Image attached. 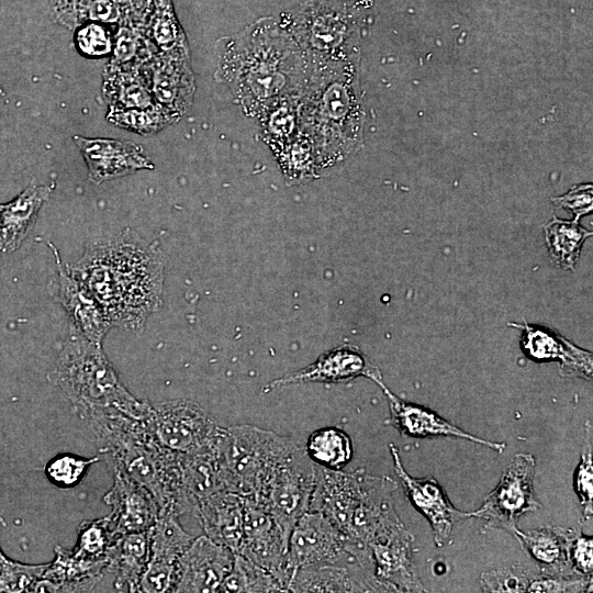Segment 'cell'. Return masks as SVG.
<instances>
[{
  "instance_id": "obj_21",
  "label": "cell",
  "mask_w": 593,
  "mask_h": 593,
  "mask_svg": "<svg viewBox=\"0 0 593 593\" xmlns=\"http://www.w3.org/2000/svg\"><path fill=\"white\" fill-rule=\"evenodd\" d=\"M54 251L58 267V300L71 318V325L87 339L102 344L112 324L103 307L68 265H64L58 251L48 243Z\"/></svg>"
},
{
  "instance_id": "obj_18",
  "label": "cell",
  "mask_w": 593,
  "mask_h": 593,
  "mask_svg": "<svg viewBox=\"0 0 593 593\" xmlns=\"http://www.w3.org/2000/svg\"><path fill=\"white\" fill-rule=\"evenodd\" d=\"M113 484L103 496L112 507L110 514L114 536L149 530L159 513L153 494L121 469L110 468Z\"/></svg>"
},
{
  "instance_id": "obj_22",
  "label": "cell",
  "mask_w": 593,
  "mask_h": 593,
  "mask_svg": "<svg viewBox=\"0 0 593 593\" xmlns=\"http://www.w3.org/2000/svg\"><path fill=\"white\" fill-rule=\"evenodd\" d=\"M374 382L382 389L388 400L391 424L402 435L422 438L438 436L458 437L484 445L499 452L504 450V443H494L477 437L446 421L435 412L400 399L385 387L382 378L374 380Z\"/></svg>"
},
{
  "instance_id": "obj_50",
  "label": "cell",
  "mask_w": 593,
  "mask_h": 593,
  "mask_svg": "<svg viewBox=\"0 0 593 593\" xmlns=\"http://www.w3.org/2000/svg\"><path fill=\"white\" fill-rule=\"evenodd\" d=\"M551 201L572 213L574 221H579L583 215L592 212L593 186L592 183L573 186L566 194L552 198Z\"/></svg>"
},
{
  "instance_id": "obj_46",
  "label": "cell",
  "mask_w": 593,
  "mask_h": 593,
  "mask_svg": "<svg viewBox=\"0 0 593 593\" xmlns=\"http://www.w3.org/2000/svg\"><path fill=\"white\" fill-rule=\"evenodd\" d=\"M568 560L572 572L581 577H591L593 569V540L579 529L564 528Z\"/></svg>"
},
{
  "instance_id": "obj_12",
  "label": "cell",
  "mask_w": 593,
  "mask_h": 593,
  "mask_svg": "<svg viewBox=\"0 0 593 593\" xmlns=\"http://www.w3.org/2000/svg\"><path fill=\"white\" fill-rule=\"evenodd\" d=\"M412 541V535L395 514L367 542L373 575L387 591H423L413 564Z\"/></svg>"
},
{
  "instance_id": "obj_11",
  "label": "cell",
  "mask_w": 593,
  "mask_h": 593,
  "mask_svg": "<svg viewBox=\"0 0 593 593\" xmlns=\"http://www.w3.org/2000/svg\"><path fill=\"white\" fill-rule=\"evenodd\" d=\"M287 551L288 542L267 506L244 499V528L238 553L270 572L289 592L293 571Z\"/></svg>"
},
{
  "instance_id": "obj_33",
  "label": "cell",
  "mask_w": 593,
  "mask_h": 593,
  "mask_svg": "<svg viewBox=\"0 0 593 593\" xmlns=\"http://www.w3.org/2000/svg\"><path fill=\"white\" fill-rule=\"evenodd\" d=\"M178 517L168 508H159L149 532V561L176 564L194 539L182 528Z\"/></svg>"
},
{
  "instance_id": "obj_38",
  "label": "cell",
  "mask_w": 593,
  "mask_h": 593,
  "mask_svg": "<svg viewBox=\"0 0 593 593\" xmlns=\"http://www.w3.org/2000/svg\"><path fill=\"white\" fill-rule=\"evenodd\" d=\"M217 592L268 593L287 591L270 572L244 556L235 553L233 567L223 580Z\"/></svg>"
},
{
  "instance_id": "obj_49",
  "label": "cell",
  "mask_w": 593,
  "mask_h": 593,
  "mask_svg": "<svg viewBox=\"0 0 593 593\" xmlns=\"http://www.w3.org/2000/svg\"><path fill=\"white\" fill-rule=\"evenodd\" d=\"M591 581V577L581 575H551L532 577L526 592H579L583 591Z\"/></svg>"
},
{
  "instance_id": "obj_28",
  "label": "cell",
  "mask_w": 593,
  "mask_h": 593,
  "mask_svg": "<svg viewBox=\"0 0 593 593\" xmlns=\"http://www.w3.org/2000/svg\"><path fill=\"white\" fill-rule=\"evenodd\" d=\"M149 530L115 536L108 552L107 571L115 575L118 590L138 592V584L149 560Z\"/></svg>"
},
{
  "instance_id": "obj_15",
  "label": "cell",
  "mask_w": 593,
  "mask_h": 593,
  "mask_svg": "<svg viewBox=\"0 0 593 593\" xmlns=\"http://www.w3.org/2000/svg\"><path fill=\"white\" fill-rule=\"evenodd\" d=\"M234 558L232 550L208 536L194 538L177 561L174 592H217Z\"/></svg>"
},
{
  "instance_id": "obj_8",
  "label": "cell",
  "mask_w": 593,
  "mask_h": 593,
  "mask_svg": "<svg viewBox=\"0 0 593 593\" xmlns=\"http://www.w3.org/2000/svg\"><path fill=\"white\" fill-rule=\"evenodd\" d=\"M314 480L315 465L300 446L278 466L256 500L267 506L287 542L295 523L309 511Z\"/></svg>"
},
{
  "instance_id": "obj_4",
  "label": "cell",
  "mask_w": 593,
  "mask_h": 593,
  "mask_svg": "<svg viewBox=\"0 0 593 593\" xmlns=\"http://www.w3.org/2000/svg\"><path fill=\"white\" fill-rule=\"evenodd\" d=\"M100 445L110 468L115 467L144 485L159 508L178 516L191 514L182 489L180 454L163 447L146 419H135L118 411H96L82 418Z\"/></svg>"
},
{
  "instance_id": "obj_26",
  "label": "cell",
  "mask_w": 593,
  "mask_h": 593,
  "mask_svg": "<svg viewBox=\"0 0 593 593\" xmlns=\"http://www.w3.org/2000/svg\"><path fill=\"white\" fill-rule=\"evenodd\" d=\"M219 443L220 439L201 449L180 454L182 489L193 516L202 501L227 491L219 455Z\"/></svg>"
},
{
  "instance_id": "obj_51",
  "label": "cell",
  "mask_w": 593,
  "mask_h": 593,
  "mask_svg": "<svg viewBox=\"0 0 593 593\" xmlns=\"http://www.w3.org/2000/svg\"><path fill=\"white\" fill-rule=\"evenodd\" d=\"M2 556H3V553H2L1 550H0V559H1Z\"/></svg>"
},
{
  "instance_id": "obj_37",
  "label": "cell",
  "mask_w": 593,
  "mask_h": 593,
  "mask_svg": "<svg viewBox=\"0 0 593 593\" xmlns=\"http://www.w3.org/2000/svg\"><path fill=\"white\" fill-rule=\"evenodd\" d=\"M272 153L289 186L311 181L321 172L314 145L310 137L301 131Z\"/></svg>"
},
{
  "instance_id": "obj_25",
  "label": "cell",
  "mask_w": 593,
  "mask_h": 593,
  "mask_svg": "<svg viewBox=\"0 0 593 593\" xmlns=\"http://www.w3.org/2000/svg\"><path fill=\"white\" fill-rule=\"evenodd\" d=\"M214 542L238 553L244 528V497L223 491L202 501L195 516Z\"/></svg>"
},
{
  "instance_id": "obj_17",
  "label": "cell",
  "mask_w": 593,
  "mask_h": 593,
  "mask_svg": "<svg viewBox=\"0 0 593 593\" xmlns=\"http://www.w3.org/2000/svg\"><path fill=\"white\" fill-rule=\"evenodd\" d=\"M394 471L411 503L429 521L434 540L443 546L451 536L457 522L471 517V513L458 511L450 503L439 483L433 478H412L404 469L399 451L390 444Z\"/></svg>"
},
{
  "instance_id": "obj_45",
  "label": "cell",
  "mask_w": 593,
  "mask_h": 593,
  "mask_svg": "<svg viewBox=\"0 0 593 593\" xmlns=\"http://www.w3.org/2000/svg\"><path fill=\"white\" fill-rule=\"evenodd\" d=\"M589 425L585 432L584 449L581 462L574 477V486L583 507L584 519H590L593 512V466H592V432Z\"/></svg>"
},
{
  "instance_id": "obj_6",
  "label": "cell",
  "mask_w": 593,
  "mask_h": 593,
  "mask_svg": "<svg viewBox=\"0 0 593 593\" xmlns=\"http://www.w3.org/2000/svg\"><path fill=\"white\" fill-rule=\"evenodd\" d=\"M301 48L307 64L359 61L361 18L342 0H306L280 20Z\"/></svg>"
},
{
  "instance_id": "obj_40",
  "label": "cell",
  "mask_w": 593,
  "mask_h": 593,
  "mask_svg": "<svg viewBox=\"0 0 593 593\" xmlns=\"http://www.w3.org/2000/svg\"><path fill=\"white\" fill-rule=\"evenodd\" d=\"M107 120L134 133L149 135L159 132L179 119L155 103L141 109L108 110Z\"/></svg>"
},
{
  "instance_id": "obj_30",
  "label": "cell",
  "mask_w": 593,
  "mask_h": 593,
  "mask_svg": "<svg viewBox=\"0 0 593 593\" xmlns=\"http://www.w3.org/2000/svg\"><path fill=\"white\" fill-rule=\"evenodd\" d=\"M108 559H88L72 549L55 547V558L42 574L52 581L57 592H89L107 571Z\"/></svg>"
},
{
  "instance_id": "obj_16",
  "label": "cell",
  "mask_w": 593,
  "mask_h": 593,
  "mask_svg": "<svg viewBox=\"0 0 593 593\" xmlns=\"http://www.w3.org/2000/svg\"><path fill=\"white\" fill-rule=\"evenodd\" d=\"M358 377L381 379L380 370L353 345H343L323 353L314 362L269 382L264 392L309 382L345 383Z\"/></svg>"
},
{
  "instance_id": "obj_10",
  "label": "cell",
  "mask_w": 593,
  "mask_h": 593,
  "mask_svg": "<svg viewBox=\"0 0 593 593\" xmlns=\"http://www.w3.org/2000/svg\"><path fill=\"white\" fill-rule=\"evenodd\" d=\"M535 468L533 455H515L497 486L485 497L480 508L470 512L471 517L484 519L488 527L513 534L519 517L540 506L534 492Z\"/></svg>"
},
{
  "instance_id": "obj_27",
  "label": "cell",
  "mask_w": 593,
  "mask_h": 593,
  "mask_svg": "<svg viewBox=\"0 0 593 593\" xmlns=\"http://www.w3.org/2000/svg\"><path fill=\"white\" fill-rule=\"evenodd\" d=\"M52 192L49 186L32 183L0 211V253L18 249L32 230L37 214Z\"/></svg>"
},
{
  "instance_id": "obj_9",
  "label": "cell",
  "mask_w": 593,
  "mask_h": 593,
  "mask_svg": "<svg viewBox=\"0 0 593 593\" xmlns=\"http://www.w3.org/2000/svg\"><path fill=\"white\" fill-rule=\"evenodd\" d=\"M146 422L157 441L178 454L215 444L224 429L199 404L190 400H172L152 405Z\"/></svg>"
},
{
  "instance_id": "obj_20",
  "label": "cell",
  "mask_w": 593,
  "mask_h": 593,
  "mask_svg": "<svg viewBox=\"0 0 593 593\" xmlns=\"http://www.w3.org/2000/svg\"><path fill=\"white\" fill-rule=\"evenodd\" d=\"M362 470L353 473L315 465V480L309 511L327 517L346 537L361 492Z\"/></svg>"
},
{
  "instance_id": "obj_29",
  "label": "cell",
  "mask_w": 593,
  "mask_h": 593,
  "mask_svg": "<svg viewBox=\"0 0 593 593\" xmlns=\"http://www.w3.org/2000/svg\"><path fill=\"white\" fill-rule=\"evenodd\" d=\"M335 563L299 569L288 588L289 592H366L385 591L374 577H358L350 569Z\"/></svg>"
},
{
  "instance_id": "obj_47",
  "label": "cell",
  "mask_w": 593,
  "mask_h": 593,
  "mask_svg": "<svg viewBox=\"0 0 593 593\" xmlns=\"http://www.w3.org/2000/svg\"><path fill=\"white\" fill-rule=\"evenodd\" d=\"M481 579L486 592H526L532 577L519 567H513L486 572Z\"/></svg>"
},
{
  "instance_id": "obj_3",
  "label": "cell",
  "mask_w": 593,
  "mask_h": 593,
  "mask_svg": "<svg viewBox=\"0 0 593 593\" xmlns=\"http://www.w3.org/2000/svg\"><path fill=\"white\" fill-rule=\"evenodd\" d=\"M358 66L355 60L307 64L299 122L314 145L320 171L344 161L362 145L366 112Z\"/></svg>"
},
{
  "instance_id": "obj_42",
  "label": "cell",
  "mask_w": 593,
  "mask_h": 593,
  "mask_svg": "<svg viewBox=\"0 0 593 593\" xmlns=\"http://www.w3.org/2000/svg\"><path fill=\"white\" fill-rule=\"evenodd\" d=\"M98 461H100L99 456L83 458L72 454H60L46 463L45 474L58 488H74L83 479L88 469Z\"/></svg>"
},
{
  "instance_id": "obj_19",
  "label": "cell",
  "mask_w": 593,
  "mask_h": 593,
  "mask_svg": "<svg viewBox=\"0 0 593 593\" xmlns=\"http://www.w3.org/2000/svg\"><path fill=\"white\" fill-rule=\"evenodd\" d=\"M74 141L86 161L88 179L96 184L137 170L154 168L153 163L135 143L79 135L74 136Z\"/></svg>"
},
{
  "instance_id": "obj_7",
  "label": "cell",
  "mask_w": 593,
  "mask_h": 593,
  "mask_svg": "<svg viewBox=\"0 0 593 593\" xmlns=\"http://www.w3.org/2000/svg\"><path fill=\"white\" fill-rule=\"evenodd\" d=\"M301 445L254 425L224 428L219 455L227 491L259 500L270 477Z\"/></svg>"
},
{
  "instance_id": "obj_39",
  "label": "cell",
  "mask_w": 593,
  "mask_h": 593,
  "mask_svg": "<svg viewBox=\"0 0 593 593\" xmlns=\"http://www.w3.org/2000/svg\"><path fill=\"white\" fill-rule=\"evenodd\" d=\"M146 33L159 52L189 48L184 32L176 18L171 0H150Z\"/></svg>"
},
{
  "instance_id": "obj_1",
  "label": "cell",
  "mask_w": 593,
  "mask_h": 593,
  "mask_svg": "<svg viewBox=\"0 0 593 593\" xmlns=\"http://www.w3.org/2000/svg\"><path fill=\"white\" fill-rule=\"evenodd\" d=\"M307 70L301 48L275 18L259 19L216 43L214 77L254 120L282 99L301 97Z\"/></svg>"
},
{
  "instance_id": "obj_35",
  "label": "cell",
  "mask_w": 593,
  "mask_h": 593,
  "mask_svg": "<svg viewBox=\"0 0 593 593\" xmlns=\"http://www.w3.org/2000/svg\"><path fill=\"white\" fill-rule=\"evenodd\" d=\"M304 451L314 465L329 470H342L351 461L354 455L348 434L334 426L318 428L311 433Z\"/></svg>"
},
{
  "instance_id": "obj_2",
  "label": "cell",
  "mask_w": 593,
  "mask_h": 593,
  "mask_svg": "<svg viewBox=\"0 0 593 593\" xmlns=\"http://www.w3.org/2000/svg\"><path fill=\"white\" fill-rule=\"evenodd\" d=\"M70 268L92 291L112 326L138 331L161 304V253L130 231L109 242L87 244Z\"/></svg>"
},
{
  "instance_id": "obj_23",
  "label": "cell",
  "mask_w": 593,
  "mask_h": 593,
  "mask_svg": "<svg viewBox=\"0 0 593 593\" xmlns=\"http://www.w3.org/2000/svg\"><path fill=\"white\" fill-rule=\"evenodd\" d=\"M57 20L70 29L87 22L145 25L150 0H52Z\"/></svg>"
},
{
  "instance_id": "obj_13",
  "label": "cell",
  "mask_w": 593,
  "mask_h": 593,
  "mask_svg": "<svg viewBox=\"0 0 593 593\" xmlns=\"http://www.w3.org/2000/svg\"><path fill=\"white\" fill-rule=\"evenodd\" d=\"M142 69L155 102L180 119L190 109L195 91L189 48L157 52Z\"/></svg>"
},
{
  "instance_id": "obj_44",
  "label": "cell",
  "mask_w": 593,
  "mask_h": 593,
  "mask_svg": "<svg viewBox=\"0 0 593 593\" xmlns=\"http://www.w3.org/2000/svg\"><path fill=\"white\" fill-rule=\"evenodd\" d=\"M47 563L26 564L8 559H0V592H31L35 581L42 577Z\"/></svg>"
},
{
  "instance_id": "obj_48",
  "label": "cell",
  "mask_w": 593,
  "mask_h": 593,
  "mask_svg": "<svg viewBox=\"0 0 593 593\" xmlns=\"http://www.w3.org/2000/svg\"><path fill=\"white\" fill-rule=\"evenodd\" d=\"M176 566L177 563L171 564L148 560L138 584V592H174L176 582Z\"/></svg>"
},
{
  "instance_id": "obj_41",
  "label": "cell",
  "mask_w": 593,
  "mask_h": 593,
  "mask_svg": "<svg viewBox=\"0 0 593 593\" xmlns=\"http://www.w3.org/2000/svg\"><path fill=\"white\" fill-rule=\"evenodd\" d=\"M114 537L110 515L83 521L78 526V539L72 550L88 559H105Z\"/></svg>"
},
{
  "instance_id": "obj_5",
  "label": "cell",
  "mask_w": 593,
  "mask_h": 593,
  "mask_svg": "<svg viewBox=\"0 0 593 593\" xmlns=\"http://www.w3.org/2000/svg\"><path fill=\"white\" fill-rule=\"evenodd\" d=\"M51 378L81 419L91 412L110 410L141 421L150 415L152 405L127 391L101 345L87 339L72 325Z\"/></svg>"
},
{
  "instance_id": "obj_32",
  "label": "cell",
  "mask_w": 593,
  "mask_h": 593,
  "mask_svg": "<svg viewBox=\"0 0 593 593\" xmlns=\"http://www.w3.org/2000/svg\"><path fill=\"white\" fill-rule=\"evenodd\" d=\"M513 535L527 553L540 566L542 573L577 575L568 560L564 528L541 527L527 533L516 529Z\"/></svg>"
},
{
  "instance_id": "obj_52",
  "label": "cell",
  "mask_w": 593,
  "mask_h": 593,
  "mask_svg": "<svg viewBox=\"0 0 593 593\" xmlns=\"http://www.w3.org/2000/svg\"><path fill=\"white\" fill-rule=\"evenodd\" d=\"M1 206H2V204H0V211H1Z\"/></svg>"
},
{
  "instance_id": "obj_24",
  "label": "cell",
  "mask_w": 593,
  "mask_h": 593,
  "mask_svg": "<svg viewBox=\"0 0 593 593\" xmlns=\"http://www.w3.org/2000/svg\"><path fill=\"white\" fill-rule=\"evenodd\" d=\"M523 331L522 347L536 361L557 360L560 373L569 377L592 378V353L579 348L562 336L539 326L511 324Z\"/></svg>"
},
{
  "instance_id": "obj_14",
  "label": "cell",
  "mask_w": 593,
  "mask_h": 593,
  "mask_svg": "<svg viewBox=\"0 0 593 593\" xmlns=\"http://www.w3.org/2000/svg\"><path fill=\"white\" fill-rule=\"evenodd\" d=\"M347 537L323 514L307 511L288 539V562L294 573L302 568L337 562L347 552Z\"/></svg>"
},
{
  "instance_id": "obj_43",
  "label": "cell",
  "mask_w": 593,
  "mask_h": 593,
  "mask_svg": "<svg viewBox=\"0 0 593 593\" xmlns=\"http://www.w3.org/2000/svg\"><path fill=\"white\" fill-rule=\"evenodd\" d=\"M75 30L74 42L81 55L89 58H100L112 53L114 33L110 25L87 22Z\"/></svg>"
},
{
  "instance_id": "obj_36",
  "label": "cell",
  "mask_w": 593,
  "mask_h": 593,
  "mask_svg": "<svg viewBox=\"0 0 593 593\" xmlns=\"http://www.w3.org/2000/svg\"><path fill=\"white\" fill-rule=\"evenodd\" d=\"M300 97L282 99L261 112L257 122L262 139L275 152L300 133Z\"/></svg>"
},
{
  "instance_id": "obj_34",
  "label": "cell",
  "mask_w": 593,
  "mask_h": 593,
  "mask_svg": "<svg viewBox=\"0 0 593 593\" xmlns=\"http://www.w3.org/2000/svg\"><path fill=\"white\" fill-rule=\"evenodd\" d=\"M544 233L552 262L571 270L579 259L583 243L592 236V232L581 226L579 221L557 216L544 226Z\"/></svg>"
},
{
  "instance_id": "obj_31",
  "label": "cell",
  "mask_w": 593,
  "mask_h": 593,
  "mask_svg": "<svg viewBox=\"0 0 593 593\" xmlns=\"http://www.w3.org/2000/svg\"><path fill=\"white\" fill-rule=\"evenodd\" d=\"M102 92L109 110L141 109L156 103L142 66L108 64L103 72Z\"/></svg>"
}]
</instances>
